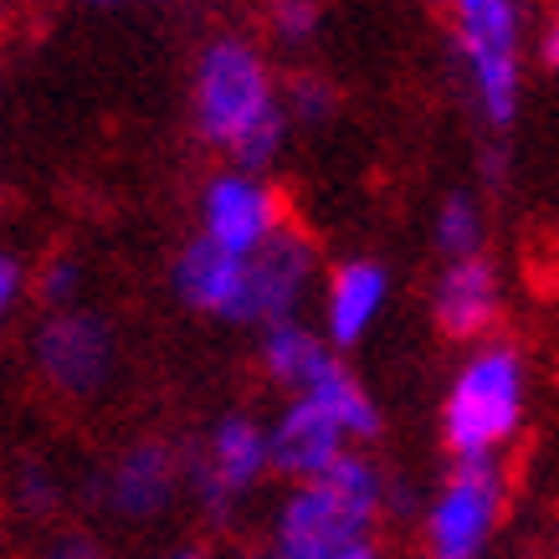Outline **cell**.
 <instances>
[{
	"label": "cell",
	"mask_w": 559,
	"mask_h": 559,
	"mask_svg": "<svg viewBox=\"0 0 559 559\" xmlns=\"http://www.w3.org/2000/svg\"><path fill=\"white\" fill-rule=\"evenodd\" d=\"M277 93H283L288 123H304V129H323L334 119V108H340V93H334V83L323 72H293L288 87H277Z\"/></svg>",
	"instance_id": "ac0fdd59"
},
{
	"label": "cell",
	"mask_w": 559,
	"mask_h": 559,
	"mask_svg": "<svg viewBox=\"0 0 559 559\" xmlns=\"http://www.w3.org/2000/svg\"><path fill=\"white\" fill-rule=\"evenodd\" d=\"M170 277H175V298L190 313L241 323V308H247V252H231V247H221L211 237H195L180 247Z\"/></svg>",
	"instance_id": "7c38bea8"
},
{
	"label": "cell",
	"mask_w": 559,
	"mask_h": 559,
	"mask_svg": "<svg viewBox=\"0 0 559 559\" xmlns=\"http://www.w3.org/2000/svg\"><path fill=\"white\" fill-rule=\"evenodd\" d=\"M524 426V359L509 344L477 349L441 406V441L457 457H498Z\"/></svg>",
	"instance_id": "3957f363"
},
{
	"label": "cell",
	"mask_w": 559,
	"mask_h": 559,
	"mask_svg": "<svg viewBox=\"0 0 559 559\" xmlns=\"http://www.w3.org/2000/svg\"><path fill=\"white\" fill-rule=\"evenodd\" d=\"M21 293H26V267H21V257L0 252V329H5V319L16 313Z\"/></svg>",
	"instance_id": "7402d4cb"
},
{
	"label": "cell",
	"mask_w": 559,
	"mask_h": 559,
	"mask_svg": "<svg viewBox=\"0 0 559 559\" xmlns=\"http://www.w3.org/2000/svg\"><path fill=\"white\" fill-rule=\"evenodd\" d=\"M51 555H98L93 549V539H78V534H68V539H57V549Z\"/></svg>",
	"instance_id": "cb8c5ba5"
},
{
	"label": "cell",
	"mask_w": 559,
	"mask_h": 559,
	"mask_svg": "<svg viewBox=\"0 0 559 559\" xmlns=\"http://www.w3.org/2000/svg\"><path fill=\"white\" fill-rule=\"evenodd\" d=\"M329 355H334V344L323 340L319 329H308L298 313H293V319L262 323V344H257V359H262L267 380H277V385L298 390Z\"/></svg>",
	"instance_id": "9a60e30c"
},
{
	"label": "cell",
	"mask_w": 559,
	"mask_h": 559,
	"mask_svg": "<svg viewBox=\"0 0 559 559\" xmlns=\"http://www.w3.org/2000/svg\"><path fill=\"white\" fill-rule=\"evenodd\" d=\"M298 390H304V395H313L319 406L334 411V416H340V426L355 437V447H365V441L380 437V406L370 401V390L355 380V370L340 359V349L323 359L319 370L308 374Z\"/></svg>",
	"instance_id": "2e32d148"
},
{
	"label": "cell",
	"mask_w": 559,
	"mask_h": 559,
	"mask_svg": "<svg viewBox=\"0 0 559 559\" xmlns=\"http://www.w3.org/2000/svg\"><path fill=\"white\" fill-rule=\"evenodd\" d=\"M437 5L452 16V41L488 129H513L524 98L519 0H437Z\"/></svg>",
	"instance_id": "277c9868"
},
{
	"label": "cell",
	"mask_w": 559,
	"mask_h": 559,
	"mask_svg": "<svg viewBox=\"0 0 559 559\" xmlns=\"http://www.w3.org/2000/svg\"><path fill=\"white\" fill-rule=\"evenodd\" d=\"M385 473L359 447H344L323 473L298 477L272 524L283 559H374L380 555Z\"/></svg>",
	"instance_id": "7a4b0ae2"
},
{
	"label": "cell",
	"mask_w": 559,
	"mask_h": 559,
	"mask_svg": "<svg viewBox=\"0 0 559 559\" xmlns=\"http://www.w3.org/2000/svg\"><path fill=\"white\" fill-rule=\"evenodd\" d=\"M32 365L57 395L68 401H93L108 390L119 370V340L114 323L93 308H47V319L32 340Z\"/></svg>",
	"instance_id": "5b68a950"
},
{
	"label": "cell",
	"mask_w": 559,
	"mask_h": 559,
	"mask_svg": "<svg viewBox=\"0 0 559 559\" xmlns=\"http://www.w3.org/2000/svg\"><path fill=\"white\" fill-rule=\"evenodd\" d=\"M319 283V247L298 231V226H272L267 241L247 252V308L241 323H272L293 319L308 304V293Z\"/></svg>",
	"instance_id": "52a82bcc"
},
{
	"label": "cell",
	"mask_w": 559,
	"mask_h": 559,
	"mask_svg": "<svg viewBox=\"0 0 559 559\" xmlns=\"http://www.w3.org/2000/svg\"><path fill=\"white\" fill-rule=\"evenodd\" d=\"M267 26L283 47H304L319 32V0H267Z\"/></svg>",
	"instance_id": "d6986e66"
},
{
	"label": "cell",
	"mask_w": 559,
	"mask_h": 559,
	"mask_svg": "<svg viewBox=\"0 0 559 559\" xmlns=\"http://www.w3.org/2000/svg\"><path fill=\"white\" fill-rule=\"evenodd\" d=\"M344 447H355V437L340 426L334 411L319 406L304 390H293V401L277 411V421L267 426V467L283 473L288 483L323 473Z\"/></svg>",
	"instance_id": "8fae6325"
},
{
	"label": "cell",
	"mask_w": 559,
	"mask_h": 559,
	"mask_svg": "<svg viewBox=\"0 0 559 559\" xmlns=\"http://www.w3.org/2000/svg\"><path fill=\"white\" fill-rule=\"evenodd\" d=\"M87 5H119V0H87Z\"/></svg>",
	"instance_id": "d4e9b609"
},
{
	"label": "cell",
	"mask_w": 559,
	"mask_h": 559,
	"mask_svg": "<svg viewBox=\"0 0 559 559\" xmlns=\"http://www.w3.org/2000/svg\"><path fill=\"white\" fill-rule=\"evenodd\" d=\"M175 492H180V457L165 441L123 447L98 483L103 509L114 513L119 524H154L175 503Z\"/></svg>",
	"instance_id": "9c48e42d"
},
{
	"label": "cell",
	"mask_w": 559,
	"mask_h": 559,
	"mask_svg": "<svg viewBox=\"0 0 559 559\" xmlns=\"http://www.w3.org/2000/svg\"><path fill=\"white\" fill-rule=\"evenodd\" d=\"M267 473H272L267 467V426L257 421V416H247V411H231V416H221V421L211 426L201 462L190 467V483H195L205 509L226 513Z\"/></svg>",
	"instance_id": "ba28073f"
},
{
	"label": "cell",
	"mask_w": 559,
	"mask_h": 559,
	"mask_svg": "<svg viewBox=\"0 0 559 559\" xmlns=\"http://www.w3.org/2000/svg\"><path fill=\"white\" fill-rule=\"evenodd\" d=\"M0 205H5V186H0Z\"/></svg>",
	"instance_id": "484cf974"
},
{
	"label": "cell",
	"mask_w": 559,
	"mask_h": 559,
	"mask_svg": "<svg viewBox=\"0 0 559 559\" xmlns=\"http://www.w3.org/2000/svg\"><path fill=\"white\" fill-rule=\"evenodd\" d=\"M539 51H544V68H555V72H559V21L549 26V32H544Z\"/></svg>",
	"instance_id": "603a6c76"
},
{
	"label": "cell",
	"mask_w": 559,
	"mask_h": 559,
	"mask_svg": "<svg viewBox=\"0 0 559 559\" xmlns=\"http://www.w3.org/2000/svg\"><path fill=\"white\" fill-rule=\"evenodd\" d=\"M498 267H492L483 252L467 257H447V267L437 277V293H431V313H437V329L447 340H483L498 319Z\"/></svg>",
	"instance_id": "4fadbf2b"
},
{
	"label": "cell",
	"mask_w": 559,
	"mask_h": 559,
	"mask_svg": "<svg viewBox=\"0 0 559 559\" xmlns=\"http://www.w3.org/2000/svg\"><path fill=\"white\" fill-rule=\"evenodd\" d=\"M283 221L277 190L252 170H221L201 190V237L231 247V252H252L267 241V231Z\"/></svg>",
	"instance_id": "30bf717a"
},
{
	"label": "cell",
	"mask_w": 559,
	"mask_h": 559,
	"mask_svg": "<svg viewBox=\"0 0 559 559\" xmlns=\"http://www.w3.org/2000/svg\"><path fill=\"white\" fill-rule=\"evenodd\" d=\"M390 304V272L374 257H349L329 272V288H323V340L334 349H355L365 334L374 329V319Z\"/></svg>",
	"instance_id": "5bb4252c"
},
{
	"label": "cell",
	"mask_w": 559,
	"mask_h": 559,
	"mask_svg": "<svg viewBox=\"0 0 559 559\" xmlns=\"http://www.w3.org/2000/svg\"><path fill=\"white\" fill-rule=\"evenodd\" d=\"M0 5H5V0H0Z\"/></svg>",
	"instance_id": "4316f807"
},
{
	"label": "cell",
	"mask_w": 559,
	"mask_h": 559,
	"mask_svg": "<svg viewBox=\"0 0 559 559\" xmlns=\"http://www.w3.org/2000/svg\"><path fill=\"white\" fill-rule=\"evenodd\" d=\"M62 503V488H57V477L47 467H21L16 477V509L21 513H51Z\"/></svg>",
	"instance_id": "44dd1931"
},
{
	"label": "cell",
	"mask_w": 559,
	"mask_h": 559,
	"mask_svg": "<svg viewBox=\"0 0 559 559\" xmlns=\"http://www.w3.org/2000/svg\"><path fill=\"white\" fill-rule=\"evenodd\" d=\"M483 237H488V221H483L477 195L452 190V195L441 201V211H437V252H441V262H447V257L483 252Z\"/></svg>",
	"instance_id": "e0dca14e"
},
{
	"label": "cell",
	"mask_w": 559,
	"mask_h": 559,
	"mask_svg": "<svg viewBox=\"0 0 559 559\" xmlns=\"http://www.w3.org/2000/svg\"><path fill=\"white\" fill-rule=\"evenodd\" d=\"M503 524L498 457H457L437 498L426 503V544L437 559H477Z\"/></svg>",
	"instance_id": "8992f818"
},
{
	"label": "cell",
	"mask_w": 559,
	"mask_h": 559,
	"mask_svg": "<svg viewBox=\"0 0 559 559\" xmlns=\"http://www.w3.org/2000/svg\"><path fill=\"white\" fill-rule=\"evenodd\" d=\"M36 298H41V308L83 304V267H78L72 257H51V262H41V272H36Z\"/></svg>",
	"instance_id": "ffe728a7"
},
{
	"label": "cell",
	"mask_w": 559,
	"mask_h": 559,
	"mask_svg": "<svg viewBox=\"0 0 559 559\" xmlns=\"http://www.w3.org/2000/svg\"><path fill=\"white\" fill-rule=\"evenodd\" d=\"M190 114L195 134L237 170L267 175L288 150V114L277 78L247 36H216L201 47L190 78Z\"/></svg>",
	"instance_id": "6da1fadb"
}]
</instances>
